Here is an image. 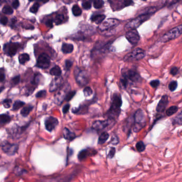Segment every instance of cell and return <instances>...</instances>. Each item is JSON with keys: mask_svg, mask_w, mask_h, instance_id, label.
<instances>
[{"mask_svg": "<svg viewBox=\"0 0 182 182\" xmlns=\"http://www.w3.org/2000/svg\"><path fill=\"white\" fill-rule=\"evenodd\" d=\"M40 5L38 3H35L34 5H33L32 7L30 8V12L33 14H35L37 12L39 8Z\"/></svg>", "mask_w": 182, "mask_h": 182, "instance_id": "8d00e7d4", "label": "cell"}, {"mask_svg": "<svg viewBox=\"0 0 182 182\" xmlns=\"http://www.w3.org/2000/svg\"><path fill=\"white\" fill-rule=\"evenodd\" d=\"M172 123L174 126L175 125H178V126L182 125V111L173 119Z\"/></svg>", "mask_w": 182, "mask_h": 182, "instance_id": "cb8c5ba5", "label": "cell"}, {"mask_svg": "<svg viewBox=\"0 0 182 182\" xmlns=\"http://www.w3.org/2000/svg\"><path fill=\"white\" fill-rule=\"evenodd\" d=\"M61 82H62L61 78H55L51 83L50 86V91L53 92L54 91H55L57 88H58V87L60 85Z\"/></svg>", "mask_w": 182, "mask_h": 182, "instance_id": "d6986e66", "label": "cell"}, {"mask_svg": "<svg viewBox=\"0 0 182 182\" xmlns=\"http://www.w3.org/2000/svg\"><path fill=\"white\" fill-rule=\"evenodd\" d=\"M1 148L4 153L9 156H12L16 153L18 149V145L13 144L8 141H3L1 143Z\"/></svg>", "mask_w": 182, "mask_h": 182, "instance_id": "52a82bcc", "label": "cell"}, {"mask_svg": "<svg viewBox=\"0 0 182 182\" xmlns=\"http://www.w3.org/2000/svg\"><path fill=\"white\" fill-rule=\"evenodd\" d=\"M136 148L138 152H144L146 148V145L143 141H139L136 143Z\"/></svg>", "mask_w": 182, "mask_h": 182, "instance_id": "f1b7e54d", "label": "cell"}, {"mask_svg": "<svg viewBox=\"0 0 182 182\" xmlns=\"http://www.w3.org/2000/svg\"><path fill=\"white\" fill-rule=\"evenodd\" d=\"M105 17L106 16L104 14H97V15L92 16L91 18V21L97 24H101L104 19H105Z\"/></svg>", "mask_w": 182, "mask_h": 182, "instance_id": "ffe728a7", "label": "cell"}, {"mask_svg": "<svg viewBox=\"0 0 182 182\" xmlns=\"http://www.w3.org/2000/svg\"><path fill=\"white\" fill-rule=\"evenodd\" d=\"M97 153V151L93 148L84 149L78 153V159L80 161H82L87 159L88 157L94 156Z\"/></svg>", "mask_w": 182, "mask_h": 182, "instance_id": "2e32d148", "label": "cell"}, {"mask_svg": "<svg viewBox=\"0 0 182 182\" xmlns=\"http://www.w3.org/2000/svg\"><path fill=\"white\" fill-rule=\"evenodd\" d=\"M157 11V8L154 6H151V7H148L147 8H145L144 9L141 10L140 12L141 14H148V15H151L153 14H155V12Z\"/></svg>", "mask_w": 182, "mask_h": 182, "instance_id": "ac0fdd59", "label": "cell"}, {"mask_svg": "<svg viewBox=\"0 0 182 182\" xmlns=\"http://www.w3.org/2000/svg\"><path fill=\"white\" fill-rule=\"evenodd\" d=\"M151 16V15H148V14L139 15L137 17L132 19V21H129L126 25L125 27V30H129L137 28L146 21H148Z\"/></svg>", "mask_w": 182, "mask_h": 182, "instance_id": "277c9868", "label": "cell"}, {"mask_svg": "<svg viewBox=\"0 0 182 182\" xmlns=\"http://www.w3.org/2000/svg\"><path fill=\"white\" fill-rule=\"evenodd\" d=\"M53 20H51V19H49L48 21H46V25L47 26L50 27H53Z\"/></svg>", "mask_w": 182, "mask_h": 182, "instance_id": "816d5d0a", "label": "cell"}, {"mask_svg": "<svg viewBox=\"0 0 182 182\" xmlns=\"http://www.w3.org/2000/svg\"><path fill=\"white\" fill-rule=\"evenodd\" d=\"M125 37L127 40L133 45H136L140 40V35L136 29L128 30Z\"/></svg>", "mask_w": 182, "mask_h": 182, "instance_id": "8fae6325", "label": "cell"}, {"mask_svg": "<svg viewBox=\"0 0 182 182\" xmlns=\"http://www.w3.org/2000/svg\"><path fill=\"white\" fill-rule=\"evenodd\" d=\"M18 44L16 43H8L4 45V52L10 56H13L16 53Z\"/></svg>", "mask_w": 182, "mask_h": 182, "instance_id": "4fadbf2b", "label": "cell"}, {"mask_svg": "<svg viewBox=\"0 0 182 182\" xmlns=\"http://www.w3.org/2000/svg\"><path fill=\"white\" fill-rule=\"evenodd\" d=\"M46 90H41L39 92H37V94H36V97L37 98H42L46 96Z\"/></svg>", "mask_w": 182, "mask_h": 182, "instance_id": "7bdbcfd3", "label": "cell"}, {"mask_svg": "<svg viewBox=\"0 0 182 182\" xmlns=\"http://www.w3.org/2000/svg\"><path fill=\"white\" fill-rule=\"evenodd\" d=\"M115 121L111 119H108L107 120H104V121H101V120H98V121H94L92 125V129H94L96 131H101L102 130L110 126H113Z\"/></svg>", "mask_w": 182, "mask_h": 182, "instance_id": "30bf717a", "label": "cell"}, {"mask_svg": "<svg viewBox=\"0 0 182 182\" xmlns=\"http://www.w3.org/2000/svg\"><path fill=\"white\" fill-rule=\"evenodd\" d=\"M8 22V19L6 17H2L1 18V23L3 25H6Z\"/></svg>", "mask_w": 182, "mask_h": 182, "instance_id": "c3c4849f", "label": "cell"}, {"mask_svg": "<svg viewBox=\"0 0 182 182\" xmlns=\"http://www.w3.org/2000/svg\"><path fill=\"white\" fill-rule=\"evenodd\" d=\"M182 34V24L173 28L168 32L164 34L159 41L162 43H166L173 40L176 39Z\"/></svg>", "mask_w": 182, "mask_h": 182, "instance_id": "3957f363", "label": "cell"}, {"mask_svg": "<svg viewBox=\"0 0 182 182\" xmlns=\"http://www.w3.org/2000/svg\"><path fill=\"white\" fill-rule=\"evenodd\" d=\"M75 94H76L75 91H72L68 92L65 97V100L67 101H71L73 98V97L75 96Z\"/></svg>", "mask_w": 182, "mask_h": 182, "instance_id": "d590c367", "label": "cell"}, {"mask_svg": "<svg viewBox=\"0 0 182 182\" xmlns=\"http://www.w3.org/2000/svg\"><path fill=\"white\" fill-rule=\"evenodd\" d=\"M75 76L76 82L81 86L87 85L89 81V76L87 72L81 70L78 68L75 69Z\"/></svg>", "mask_w": 182, "mask_h": 182, "instance_id": "9c48e42d", "label": "cell"}, {"mask_svg": "<svg viewBox=\"0 0 182 182\" xmlns=\"http://www.w3.org/2000/svg\"><path fill=\"white\" fill-rule=\"evenodd\" d=\"M178 111V107L177 106H171L169 108H168L166 111V115L168 117H171V115L175 114Z\"/></svg>", "mask_w": 182, "mask_h": 182, "instance_id": "d4e9b609", "label": "cell"}, {"mask_svg": "<svg viewBox=\"0 0 182 182\" xmlns=\"http://www.w3.org/2000/svg\"><path fill=\"white\" fill-rule=\"evenodd\" d=\"M104 5V1L101 0L95 1L94 2V7L96 9H100Z\"/></svg>", "mask_w": 182, "mask_h": 182, "instance_id": "e575fe53", "label": "cell"}, {"mask_svg": "<svg viewBox=\"0 0 182 182\" xmlns=\"http://www.w3.org/2000/svg\"><path fill=\"white\" fill-rule=\"evenodd\" d=\"M146 52L143 49H135L132 52L127 53L123 58V60L125 62H133L140 60L145 57Z\"/></svg>", "mask_w": 182, "mask_h": 182, "instance_id": "5b68a950", "label": "cell"}, {"mask_svg": "<svg viewBox=\"0 0 182 182\" xmlns=\"http://www.w3.org/2000/svg\"><path fill=\"white\" fill-rule=\"evenodd\" d=\"M69 108H70V105L69 104L65 105L62 108V112H63V113L66 114L69 111Z\"/></svg>", "mask_w": 182, "mask_h": 182, "instance_id": "7dc6e473", "label": "cell"}, {"mask_svg": "<svg viewBox=\"0 0 182 182\" xmlns=\"http://www.w3.org/2000/svg\"><path fill=\"white\" fill-rule=\"evenodd\" d=\"M122 104V99L120 94H114L111 107L106 113V116L108 119L115 121L118 118L121 112V107Z\"/></svg>", "mask_w": 182, "mask_h": 182, "instance_id": "6da1fadb", "label": "cell"}, {"mask_svg": "<svg viewBox=\"0 0 182 182\" xmlns=\"http://www.w3.org/2000/svg\"><path fill=\"white\" fill-rule=\"evenodd\" d=\"M53 22L56 24V25H59L62 24L65 21V17L62 14H58L55 18L53 20Z\"/></svg>", "mask_w": 182, "mask_h": 182, "instance_id": "4dcf8cb0", "label": "cell"}, {"mask_svg": "<svg viewBox=\"0 0 182 182\" xmlns=\"http://www.w3.org/2000/svg\"><path fill=\"white\" fill-rule=\"evenodd\" d=\"M83 92H84V94L85 97H88V96H90L91 94H92V90L91 88L87 87L86 88H85V89L83 90Z\"/></svg>", "mask_w": 182, "mask_h": 182, "instance_id": "74e56055", "label": "cell"}, {"mask_svg": "<svg viewBox=\"0 0 182 182\" xmlns=\"http://www.w3.org/2000/svg\"><path fill=\"white\" fill-rule=\"evenodd\" d=\"M33 107L32 106H27L24 107L21 112V114L23 117H27L30 113V112L32 111Z\"/></svg>", "mask_w": 182, "mask_h": 182, "instance_id": "4316f807", "label": "cell"}, {"mask_svg": "<svg viewBox=\"0 0 182 182\" xmlns=\"http://www.w3.org/2000/svg\"><path fill=\"white\" fill-rule=\"evenodd\" d=\"M12 5L14 8V9H17L19 6V2L17 0H16L14 1L12 3Z\"/></svg>", "mask_w": 182, "mask_h": 182, "instance_id": "681fc988", "label": "cell"}, {"mask_svg": "<svg viewBox=\"0 0 182 182\" xmlns=\"http://www.w3.org/2000/svg\"><path fill=\"white\" fill-rule=\"evenodd\" d=\"M112 144H117L119 143V139H118V138L117 137H115V138H112Z\"/></svg>", "mask_w": 182, "mask_h": 182, "instance_id": "f5cc1de1", "label": "cell"}, {"mask_svg": "<svg viewBox=\"0 0 182 182\" xmlns=\"http://www.w3.org/2000/svg\"><path fill=\"white\" fill-rule=\"evenodd\" d=\"M58 123H59L58 120L57 118L50 117L46 119L44 122V125L46 130L48 132H51L55 129L56 127L58 125Z\"/></svg>", "mask_w": 182, "mask_h": 182, "instance_id": "5bb4252c", "label": "cell"}, {"mask_svg": "<svg viewBox=\"0 0 182 182\" xmlns=\"http://www.w3.org/2000/svg\"><path fill=\"white\" fill-rule=\"evenodd\" d=\"M133 120V130L135 133H138L145 127L146 124V118L144 112L142 109H138L134 113Z\"/></svg>", "mask_w": 182, "mask_h": 182, "instance_id": "7a4b0ae2", "label": "cell"}, {"mask_svg": "<svg viewBox=\"0 0 182 182\" xmlns=\"http://www.w3.org/2000/svg\"><path fill=\"white\" fill-rule=\"evenodd\" d=\"M115 151H116V150H115V148H111L110 150L109 153H108V155H107L108 158L110 159L113 158V157H114Z\"/></svg>", "mask_w": 182, "mask_h": 182, "instance_id": "ee69618b", "label": "cell"}, {"mask_svg": "<svg viewBox=\"0 0 182 182\" xmlns=\"http://www.w3.org/2000/svg\"><path fill=\"white\" fill-rule=\"evenodd\" d=\"M19 62L21 64H24L25 62L30 60V56L27 53H23L19 56Z\"/></svg>", "mask_w": 182, "mask_h": 182, "instance_id": "484cf974", "label": "cell"}, {"mask_svg": "<svg viewBox=\"0 0 182 182\" xmlns=\"http://www.w3.org/2000/svg\"><path fill=\"white\" fill-rule=\"evenodd\" d=\"M15 173L17 175H21V174H23V171H25L23 169H21V168H17L15 169Z\"/></svg>", "mask_w": 182, "mask_h": 182, "instance_id": "f907efd6", "label": "cell"}, {"mask_svg": "<svg viewBox=\"0 0 182 182\" xmlns=\"http://www.w3.org/2000/svg\"><path fill=\"white\" fill-rule=\"evenodd\" d=\"M20 82V76H16L14 77V78L11 80V83L14 85H16L17 84H18Z\"/></svg>", "mask_w": 182, "mask_h": 182, "instance_id": "bcb514c9", "label": "cell"}, {"mask_svg": "<svg viewBox=\"0 0 182 182\" xmlns=\"http://www.w3.org/2000/svg\"><path fill=\"white\" fill-rule=\"evenodd\" d=\"M82 5L85 9H90L91 8V4L89 1H83L82 3Z\"/></svg>", "mask_w": 182, "mask_h": 182, "instance_id": "60d3db41", "label": "cell"}, {"mask_svg": "<svg viewBox=\"0 0 182 182\" xmlns=\"http://www.w3.org/2000/svg\"><path fill=\"white\" fill-rule=\"evenodd\" d=\"M11 120V118L9 115L2 114L0 115V121L1 125H5L7 123L9 122Z\"/></svg>", "mask_w": 182, "mask_h": 182, "instance_id": "83f0119b", "label": "cell"}, {"mask_svg": "<svg viewBox=\"0 0 182 182\" xmlns=\"http://www.w3.org/2000/svg\"><path fill=\"white\" fill-rule=\"evenodd\" d=\"M50 73L51 75L53 76H59L62 74V70L58 66H55L53 67L50 71Z\"/></svg>", "mask_w": 182, "mask_h": 182, "instance_id": "603a6c76", "label": "cell"}, {"mask_svg": "<svg viewBox=\"0 0 182 182\" xmlns=\"http://www.w3.org/2000/svg\"><path fill=\"white\" fill-rule=\"evenodd\" d=\"M120 24V21L117 19L108 18L103 21L99 26V29L102 32H107L117 27Z\"/></svg>", "mask_w": 182, "mask_h": 182, "instance_id": "ba28073f", "label": "cell"}, {"mask_svg": "<svg viewBox=\"0 0 182 182\" xmlns=\"http://www.w3.org/2000/svg\"><path fill=\"white\" fill-rule=\"evenodd\" d=\"M122 77L133 83H139L142 80L139 73L135 69H126L122 72Z\"/></svg>", "mask_w": 182, "mask_h": 182, "instance_id": "8992f818", "label": "cell"}, {"mask_svg": "<svg viewBox=\"0 0 182 182\" xmlns=\"http://www.w3.org/2000/svg\"><path fill=\"white\" fill-rule=\"evenodd\" d=\"M160 83V81L159 80H153L150 82V85L152 88H157Z\"/></svg>", "mask_w": 182, "mask_h": 182, "instance_id": "f35d334b", "label": "cell"}, {"mask_svg": "<svg viewBox=\"0 0 182 182\" xmlns=\"http://www.w3.org/2000/svg\"><path fill=\"white\" fill-rule=\"evenodd\" d=\"M178 86L177 82L176 81H171L169 83L168 88L171 91H174L177 89Z\"/></svg>", "mask_w": 182, "mask_h": 182, "instance_id": "d6a6232c", "label": "cell"}, {"mask_svg": "<svg viewBox=\"0 0 182 182\" xmlns=\"http://www.w3.org/2000/svg\"><path fill=\"white\" fill-rule=\"evenodd\" d=\"M74 50V46L71 44L64 43L62 47V50L64 53H72Z\"/></svg>", "mask_w": 182, "mask_h": 182, "instance_id": "44dd1931", "label": "cell"}, {"mask_svg": "<svg viewBox=\"0 0 182 182\" xmlns=\"http://www.w3.org/2000/svg\"><path fill=\"white\" fill-rule=\"evenodd\" d=\"M50 63V58L46 53H43L39 56L37 62V66L42 69L48 68Z\"/></svg>", "mask_w": 182, "mask_h": 182, "instance_id": "7c38bea8", "label": "cell"}, {"mask_svg": "<svg viewBox=\"0 0 182 182\" xmlns=\"http://www.w3.org/2000/svg\"><path fill=\"white\" fill-rule=\"evenodd\" d=\"M63 136L65 139L69 141H73L76 137L75 134L67 128H65L63 130Z\"/></svg>", "mask_w": 182, "mask_h": 182, "instance_id": "e0dca14e", "label": "cell"}, {"mask_svg": "<svg viewBox=\"0 0 182 182\" xmlns=\"http://www.w3.org/2000/svg\"><path fill=\"white\" fill-rule=\"evenodd\" d=\"M3 13L7 14H11L14 12V10L12 9L11 7L9 5H5L3 7L2 9Z\"/></svg>", "mask_w": 182, "mask_h": 182, "instance_id": "836d02e7", "label": "cell"}, {"mask_svg": "<svg viewBox=\"0 0 182 182\" xmlns=\"http://www.w3.org/2000/svg\"><path fill=\"white\" fill-rule=\"evenodd\" d=\"M109 137H110V135L108 133L106 132H103L99 136L98 143L99 144H104L106 141H107V139L109 138Z\"/></svg>", "mask_w": 182, "mask_h": 182, "instance_id": "7402d4cb", "label": "cell"}, {"mask_svg": "<svg viewBox=\"0 0 182 182\" xmlns=\"http://www.w3.org/2000/svg\"><path fill=\"white\" fill-rule=\"evenodd\" d=\"M12 101L11 99H5V101H3L2 104L5 108H8L10 107L11 105Z\"/></svg>", "mask_w": 182, "mask_h": 182, "instance_id": "ab89813d", "label": "cell"}, {"mask_svg": "<svg viewBox=\"0 0 182 182\" xmlns=\"http://www.w3.org/2000/svg\"><path fill=\"white\" fill-rule=\"evenodd\" d=\"M25 105V103L23 101H17L14 102V105H13V107H12V110L14 111H17L19 110V108L23 107Z\"/></svg>", "mask_w": 182, "mask_h": 182, "instance_id": "1f68e13d", "label": "cell"}, {"mask_svg": "<svg viewBox=\"0 0 182 182\" xmlns=\"http://www.w3.org/2000/svg\"><path fill=\"white\" fill-rule=\"evenodd\" d=\"M5 74L1 73V75H0V81L1 82H3V81L5 80Z\"/></svg>", "mask_w": 182, "mask_h": 182, "instance_id": "db71d44e", "label": "cell"}, {"mask_svg": "<svg viewBox=\"0 0 182 182\" xmlns=\"http://www.w3.org/2000/svg\"><path fill=\"white\" fill-rule=\"evenodd\" d=\"M72 65H73V62H72L71 60H66L65 61V69H66V70H69L71 68Z\"/></svg>", "mask_w": 182, "mask_h": 182, "instance_id": "f6af8a7d", "label": "cell"}, {"mask_svg": "<svg viewBox=\"0 0 182 182\" xmlns=\"http://www.w3.org/2000/svg\"><path fill=\"white\" fill-rule=\"evenodd\" d=\"M72 11L75 16H80L82 14V10L77 5H74L73 6Z\"/></svg>", "mask_w": 182, "mask_h": 182, "instance_id": "f546056e", "label": "cell"}, {"mask_svg": "<svg viewBox=\"0 0 182 182\" xmlns=\"http://www.w3.org/2000/svg\"><path fill=\"white\" fill-rule=\"evenodd\" d=\"M169 98L167 95H164L157 105L156 111L158 113H162L165 111L169 103Z\"/></svg>", "mask_w": 182, "mask_h": 182, "instance_id": "9a60e30c", "label": "cell"}, {"mask_svg": "<svg viewBox=\"0 0 182 182\" xmlns=\"http://www.w3.org/2000/svg\"><path fill=\"white\" fill-rule=\"evenodd\" d=\"M179 72V69L177 67H173L170 70V73L173 76H175Z\"/></svg>", "mask_w": 182, "mask_h": 182, "instance_id": "b9f144b4", "label": "cell"}]
</instances>
